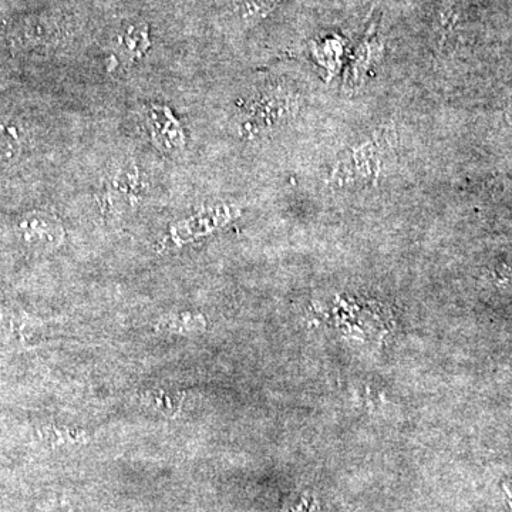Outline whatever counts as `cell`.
Returning a JSON list of instances; mask_svg holds the SVG:
<instances>
[{
  "label": "cell",
  "instance_id": "1",
  "mask_svg": "<svg viewBox=\"0 0 512 512\" xmlns=\"http://www.w3.org/2000/svg\"><path fill=\"white\" fill-rule=\"evenodd\" d=\"M298 111V99L285 89H266L252 99L245 109L242 133L248 137L282 126Z\"/></svg>",
  "mask_w": 512,
  "mask_h": 512
},
{
  "label": "cell",
  "instance_id": "2",
  "mask_svg": "<svg viewBox=\"0 0 512 512\" xmlns=\"http://www.w3.org/2000/svg\"><path fill=\"white\" fill-rule=\"evenodd\" d=\"M143 194V178L136 164H117L104 180L100 190V208L106 217H121L136 207Z\"/></svg>",
  "mask_w": 512,
  "mask_h": 512
},
{
  "label": "cell",
  "instance_id": "3",
  "mask_svg": "<svg viewBox=\"0 0 512 512\" xmlns=\"http://www.w3.org/2000/svg\"><path fill=\"white\" fill-rule=\"evenodd\" d=\"M387 150L379 140L367 141L353 148L336 165L335 178L340 184H363L375 181L383 171Z\"/></svg>",
  "mask_w": 512,
  "mask_h": 512
},
{
  "label": "cell",
  "instance_id": "4",
  "mask_svg": "<svg viewBox=\"0 0 512 512\" xmlns=\"http://www.w3.org/2000/svg\"><path fill=\"white\" fill-rule=\"evenodd\" d=\"M16 232L28 247L40 251L59 248L64 239L63 225L55 215L43 211L28 212L20 217Z\"/></svg>",
  "mask_w": 512,
  "mask_h": 512
},
{
  "label": "cell",
  "instance_id": "5",
  "mask_svg": "<svg viewBox=\"0 0 512 512\" xmlns=\"http://www.w3.org/2000/svg\"><path fill=\"white\" fill-rule=\"evenodd\" d=\"M151 134L158 148L165 153L180 151L185 144L183 127L175 119L173 111L164 106H151L148 110Z\"/></svg>",
  "mask_w": 512,
  "mask_h": 512
},
{
  "label": "cell",
  "instance_id": "6",
  "mask_svg": "<svg viewBox=\"0 0 512 512\" xmlns=\"http://www.w3.org/2000/svg\"><path fill=\"white\" fill-rule=\"evenodd\" d=\"M25 130L19 121L0 120V165L15 163L25 147Z\"/></svg>",
  "mask_w": 512,
  "mask_h": 512
},
{
  "label": "cell",
  "instance_id": "7",
  "mask_svg": "<svg viewBox=\"0 0 512 512\" xmlns=\"http://www.w3.org/2000/svg\"><path fill=\"white\" fill-rule=\"evenodd\" d=\"M121 53L128 59L136 60L143 56L148 47V37L146 30L137 28L127 29V32L120 39Z\"/></svg>",
  "mask_w": 512,
  "mask_h": 512
},
{
  "label": "cell",
  "instance_id": "8",
  "mask_svg": "<svg viewBox=\"0 0 512 512\" xmlns=\"http://www.w3.org/2000/svg\"><path fill=\"white\" fill-rule=\"evenodd\" d=\"M202 328H204V320L201 316H194V313H178L175 316H168L161 320L160 325V329L171 333H188Z\"/></svg>",
  "mask_w": 512,
  "mask_h": 512
},
{
  "label": "cell",
  "instance_id": "9",
  "mask_svg": "<svg viewBox=\"0 0 512 512\" xmlns=\"http://www.w3.org/2000/svg\"><path fill=\"white\" fill-rule=\"evenodd\" d=\"M276 0H237V12L244 20L264 18L274 9Z\"/></svg>",
  "mask_w": 512,
  "mask_h": 512
}]
</instances>
